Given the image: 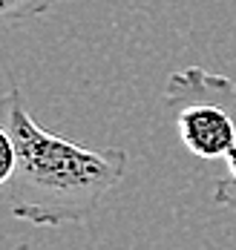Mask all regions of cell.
<instances>
[{
  "label": "cell",
  "instance_id": "obj_1",
  "mask_svg": "<svg viewBox=\"0 0 236 250\" xmlns=\"http://www.w3.org/2000/svg\"><path fill=\"white\" fill-rule=\"evenodd\" d=\"M0 124L18 147L9 210L21 222L35 227L84 225L127 173L130 158L124 150H89L43 129L32 118L21 86L0 98Z\"/></svg>",
  "mask_w": 236,
  "mask_h": 250
},
{
  "label": "cell",
  "instance_id": "obj_2",
  "mask_svg": "<svg viewBox=\"0 0 236 250\" xmlns=\"http://www.w3.org/2000/svg\"><path fill=\"white\" fill-rule=\"evenodd\" d=\"M164 104L184 150L202 161L236 155V83L202 66L176 69L164 83Z\"/></svg>",
  "mask_w": 236,
  "mask_h": 250
},
{
  "label": "cell",
  "instance_id": "obj_4",
  "mask_svg": "<svg viewBox=\"0 0 236 250\" xmlns=\"http://www.w3.org/2000/svg\"><path fill=\"white\" fill-rule=\"evenodd\" d=\"M18 167V147H15V138L6 126L0 124V187H9L12 184V175Z\"/></svg>",
  "mask_w": 236,
  "mask_h": 250
},
{
  "label": "cell",
  "instance_id": "obj_5",
  "mask_svg": "<svg viewBox=\"0 0 236 250\" xmlns=\"http://www.w3.org/2000/svg\"><path fill=\"white\" fill-rule=\"evenodd\" d=\"M225 164H228V173H225V178L216 181L213 199H216V204H222V207H228V210L236 213V155L228 158Z\"/></svg>",
  "mask_w": 236,
  "mask_h": 250
},
{
  "label": "cell",
  "instance_id": "obj_3",
  "mask_svg": "<svg viewBox=\"0 0 236 250\" xmlns=\"http://www.w3.org/2000/svg\"><path fill=\"white\" fill-rule=\"evenodd\" d=\"M52 6H58V0H0V32L32 18H41Z\"/></svg>",
  "mask_w": 236,
  "mask_h": 250
}]
</instances>
